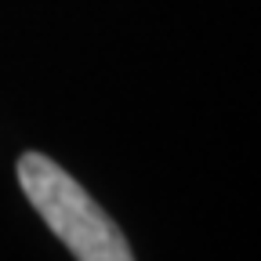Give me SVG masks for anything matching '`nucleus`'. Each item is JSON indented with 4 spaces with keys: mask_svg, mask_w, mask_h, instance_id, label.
<instances>
[{
    "mask_svg": "<svg viewBox=\"0 0 261 261\" xmlns=\"http://www.w3.org/2000/svg\"><path fill=\"white\" fill-rule=\"evenodd\" d=\"M18 185L44 225L76 261H135L120 225L91 200V192L44 152L18 160Z\"/></svg>",
    "mask_w": 261,
    "mask_h": 261,
    "instance_id": "nucleus-1",
    "label": "nucleus"
}]
</instances>
